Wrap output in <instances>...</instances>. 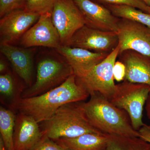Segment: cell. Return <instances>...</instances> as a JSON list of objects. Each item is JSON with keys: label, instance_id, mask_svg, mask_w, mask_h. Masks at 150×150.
I'll use <instances>...</instances> for the list:
<instances>
[{"label": "cell", "instance_id": "cell-29", "mask_svg": "<svg viewBox=\"0 0 150 150\" xmlns=\"http://www.w3.org/2000/svg\"><path fill=\"white\" fill-rule=\"evenodd\" d=\"M6 69L7 65L6 64L5 62L1 60V62H0V72L1 74L4 72Z\"/></svg>", "mask_w": 150, "mask_h": 150}, {"label": "cell", "instance_id": "cell-1", "mask_svg": "<svg viewBox=\"0 0 150 150\" xmlns=\"http://www.w3.org/2000/svg\"><path fill=\"white\" fill-rule=\"evenodd\" d=\"M89 94L77 83L73 74L60 85L43 94L19 99L16 107L20 112L32 116L38 123L48 121L63 105L82 102Z\"/></svg>", "mask_w": 150, "mask_h": 150}, {"label": "cell", "instance_id": "cell-9", "mask_svg": "<svg viewBox=\"0 0 150 150\" xmlns=\"http://www.w3.org/2000/svg\"><path fill=\"white\" fill-rule=\"evenodd\" d=\"M120 52L133 50L150 57V28L146 25L119 18L117 32Z\"/></svg>", "mask_w": 150, "mask_h": 150}, {"label": "cell", "instance_id": "cell-22", "mask_svg": "<svg viewBox=\"0 0 150 150\" xmlns=\"http://www.w3.org/2000/svg\"><path fill=\"white\" fill-rule=\"evenodd\" d=\"M16 87L13 78L11 74H2L0 76V93L8 99L12 100L15 96Z\"/></svg>", "mask_w": 150, "mask_h": 150}, {"label": "cell", "instance_id": "cell-25", "mask_svg": "<svg viewBox=\"0 0 150 150\" xmlns=\"http://www.w3.org/2000/svg\"><path fill=\"white\" fill-rule=\"evenodd\" d=\"M28 150H64V148L43 134L40 141Z\"/></svg>", "mask_w": 150, "mask_h": 150}, {"label": "cell", "instance_id": "cell-3", "mask_svg": "<svg viewBox=\"0 0 150 150\" xmlns=\"http://www.w3.org/2000/svg\"><path fill=\"white\" fill-rule=\"evenodd\" d=\"M43 123L41 130L43 134L53 140L75 138L86 133H101L89 122L83 108L82 101L63 105Z\"/></svg>", "mask_w": 150, "mask_h": 150}, {"label": "cell", "instance_id": "cell-4", "mask_svg": "<svg viewBox=\"0 0 150 150\" xmlns=\"http://www.w3.org/2000/svg\"><path fill=\"white\" fill-rule=\"evenodd\" d=\"M150 92V86L124 80L116 85L115 93L110 100L115 106L127 112L136 131L145 124L143 121V110Z\"/></svg>", "mask_w": 150, "mask_h": 150}, {"label": "cell", "instance_id": "cell-14", "mask_svg": "<svg viewBox=\"0 0 150 150\" xmlns=\"http://www.w3.org/2000/svg\"><path fill=\"white\" fill-rule=\"evenodd\" d=\"M38 123L32 116L19 112L16 116L13 135V150H28L43 136Z\"/></svg>", "mask_w": 150, "mask_h": 150}, {"label": "cell", "instance_id": "cell-20", "mask_svg": "<svg viewBox=\"0 0 150 150\" xmlns=\"http://www.w3.org/2000/svg\"><path fill=\"white\" fill-rule=\"evenodd\" d=\"M16 116L12 111L0 107V133L6 149L13 150V135Z\"/></svg>", "mask_w": 150, "mask_h": 150}, {"label": "cell", "instance_id": "cell-10", "mask_svg": "<svg viewBox=\"0 0 150 150\" xmlns=\"http://www.w3.org/2000/svg\"><path fill=\"white\" fill-rule=\"evenodd\" d=\"M21 40V44L25 48L43 46L57 49L62 46L59 33L52 21L51 13L40 15Z\"/></svg>", "mask_w": 150, "mask_h": 150}, {"label": "cell", "instance_id": "cell-21", "mask_svg": "<svg viewBox=\"0 0 150 150\" xmlns=\"http://www.w3.org/2000/svg\"><path fill=\"white\" fill-rule=\"evenodd\" d=\"M58 0H26L25 9L41 15L52 13Z\"/></svg>", "mask_w": 150, "mask_h": 150}, {"label": "cell", "instance_id": "cell-8", "mask_svg": "<svg viewBox=\"0 0 150 150\" xmlns=\"http://www.w3.org/2000/svg\"><path fill=\"white\" fill-rule=\"evenodd\" d=\"M118 44L117 32L103 31L84 25L75 32L67 46L109 54Z\"/></svg>", "mask_w": 150, "mask_h": 150}, {"label": "cell", "instance_id": "cell-11", "mask_svg": "<svg viewBox=\"0 0 150 150\" xmlns=\"http://www.w3.org/2000/svg\"><path fill=\"white\" fill-rule=\"evenodd\" d=\"M40 15L26 10H16L2 17L0 21L1 43L11 44L38 20Z\"/></svg>", "mask_w": 150, "mask_h": 150}, {"label": "cell", "instance_id": "cell-2", "mask_svg": "<svg viewBox=\"0 0 150 150\" xmlns=\"http://www.w3.org/2000/svg\"><path fill=\"white\" fill-rule=\"evenodd\" d=\"M90 97L87 102H82V106L86 117L95 129L103 134L140 137L125 110L115 106L99 93H93Z\"/></svg>", "mask_w": 150, "mask_h": 150}, {"label": "cell", "instance_id": "cell-6", "mask_svg": "<svg viewBox=\"0 0 150 150\" xmlns=\"http://www.w3.org/2000/svg\"><path fill=\"white\" fill-rule=\"evenodd\" d=\"M74 74L71 67L61 60L48 58L39 62L35 83L22 93V98L37 96L58 86Z\"/></svg>", "mask_w": 150, "mask_h": 150}, {"label": "cell", "instance_id": "cell-27", "mask_svg": "<svg viewBox=\"0 0 150 150\" xmlns=\"http://www.w3.org/2000/svg\"><path fill=\"white\" fill-rule=\"evenodd\" d=\"M140 137L150 144V126L145 124L139 130Z\"/></svg>", "mask_w": 150, "mask_h": 150}, {"label": "cell", "instance_id": "cell-19", "mask_svg": "<svg viewBox=\"0 0 150 150\" xmlns=\"http://www.w3.org/2000/svg\"><path fill=\"white\" fill-rule=\"evenodd\" d=\"M118 18L127 19L146 25L150 28V14L131 6L104 5Z\"/></svg>", "mask_w": 150, "mask_h": 150}, {"label": "cell", "instance_id": "cell-16", "mask_svg": "<svg viewBox=\"0 0 150 150\" xmlns=\"http://www.w3.org/2000/svg\"><path fill=\"white\" fill-rule=\"evenodd\" d=\"M1 52L8 59L17 74L28 85H31L33 62L31 52L12 44L1 43Z\"/></svg>", "mask_w": 150, "mask_h": 150}, {"label": "cell", "instance_id": "cell-30", "mask_svg": "<svg viewBox=\"0 0 150 150\" xmlns=\"http://www.w3.org/2000/svg\"><path fill=\"white\" fill-rule=\"evenodd\" d=\"M0 150H7L6 149L2 138L1 136H0Z\"/></svg>", "mask_w": 150, "mask_h": 150}, {"label": "cell", "instance_id": "cell-26", "mask_svg": "<svg viewBox=\"0 0 150 150\" xmlns=\"http://www.w3.org/2000/svg\"><path fill=\"white\" fill-rule=\"evenodd\" d=\"M126 67L121 61H116L113 69V77L118 82L125 80L126 77Z\"/></svg>", "mask_w": 150, "mask_h": 150}, {"label": "cell", "instance_id": "cell-15", "mask_svg": "<svg viewBox=\"0 0 150 150\" xmlns=\"http://www.w3.org/2000/svg\"><path fill=\"white\" fill-rule=\"evenodd\" d=\"M118 60L126 67L125 80L150 86V57L133 50L119 53Z\"/></svg>", "mask_w": 150, "mask_h": 150}, {"label": "cell", "instance_id": "cell-12", "mask_svg": "<svg viewBox=\"0 0 150 150\" xmlns=\"http://www.w3.org/2000/svg\"><path fill=\"white\" fill-rule=\"evenodd\" d=\"M74 1L82 14L85 25L103 31L117 32L119 18L105 6L91 0Z\"/></svg>", "mask_w": 150, "mask_h": 150}, {"label": "cell", "instance_id": "cell-24", "mask_svg": "<svg viewBox=\"0 0 150 150\" xmlns=\"http://www.w3.org/2000/svg\"><path fill=\"white\" fill-rule=\"evenodd\" d=\"M26 0H0V16L24 6Z\"/></svg>", "mask_w": 150, "mask_h": 150}, {"label": "cell", "instance_id": "cell-18", "mask_svg": "<svg viewBox=\"0 0 150 150\" xmlns=\"http://www.w3.org/2000/svg\"><path fill=\"white\" fill-rule=\"evenodd\" d=\"M107 135V150H150V143L140 137Z\"/></svg>", "mask_w": 150, "mask_h": 150}, {"label": "cell", "instance_id": "cell-28", "mask_svg": "<svg viewBox=\"0 0 150 150\" xmlns=\"http://www.w3.org/2000/svg\"><path fill=\"white\" fill-rule=\"evenodd\" d=\"M145 105L147 115L150 121V92L148 96Z\"/></svg>", "mask_w": 150, "mask_h": 150}, {"label": "cell", "instance_id": "cell-31", "mask_svg": "<svg viewBox=\"0 0 150 150\" xmlns=\"http://www.w3.org/2000/svg\"><path fill=\"white\" fill-rule=\"evenodd\" d=\"M147 5L149 6H150V0H142Z\"/></svg>", "mask_w": 150, "mask_h": 150}, {"label": "cell", "instance_id": "cell-33", "mask_svg": "<svg viewBox=\"0 0 150 150\" xmlns=\"http://www.w3.org/2000/svg\"></svg>", "mask_w": 150, "mask_h": 150}, {"label": "cell", "instance_id": "cell-5", "mask_svg": "<svg viewBox=\"0 0 150 150\" xmlns=\"http://www.w3.org/2000/svg\"><path fill=\"white\" fill-rule=\"evenodd\" d=\"M118 44L101 63L94 67L81 77H76L77 83L88 93L101 94L109 100L115 93L116 84L114 82L113 69L120 52Z\"/></svg>", "mask_w": 150, "mask_h": 150}, {"label": "cell", "instance_id": "cell-32", "mask_svg": "<svg viewBox=\"0 0 150 150\" xmlns=\"http://www.w3.org/2000/svg\"><path fill=\"white\" fill-rule=\"evenodd\" d=\"M64 150H75L74 149H64Z\"/></svg>", "mask_w": 150, "mask_h": 150}, {"label": "cell", "instance_id": "cell-13", "mask_svg": "<svg viewBox=\"0 0 150 150\" xmlns=\"http://www.w3.org/2000/svg\"><path fill=\"white\" fill-rule=\"evenodd\" d=\"M71 67L76 77L86 74L102 62L109 54L96 53L83 48L62 45L56 49Z\"/></svg>", "mask_w": 150, "mask_h": 150}, {"label": "cell", "instance_id": "cell-7", "mask_svg": "<svg viewBox=\"0 0 150 150\" xmlns=\"http://www.w3.org/2000/svg\"><path fill=\"white\" fill-rule=\"evenodd\" d=\"M51 15L62 45L67 46L75 32L85 25L82 14L74 0H58Z\"/></svg>", "mask_w": 150, "mask_h": 150}, {"label": "cell", "instance_id": "cell-17", "mask_svg": "<svg viewBox=\"0 0 150 150\" xmlns=\"http://www.w3.org/2000/svg\"><path fill=\"white\" fill-rule=\"evenodd\" d=\"M64 149L75 150H107V134L88 133L73 138L54 140Z\"/></svg>", "mask_w": 150, "mask_h": 150}, {"label": "cell", "instance_id": "cell-23", "mask_svg": "<svg viewBox=\"0 0 150 150\" xmlns=\"http://www.w3.org/2000/svg\"><path fill=\"white\" fill-rule=\"evenodd\" d=\"M103 5H126L131 6L141 10L145 13H149L150 6L142 0H95Z\"/></svg>", "mask_w": 150, "mask_h": 150}]
</instances>
